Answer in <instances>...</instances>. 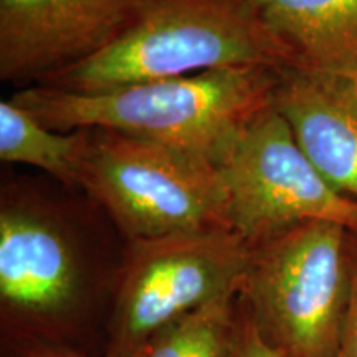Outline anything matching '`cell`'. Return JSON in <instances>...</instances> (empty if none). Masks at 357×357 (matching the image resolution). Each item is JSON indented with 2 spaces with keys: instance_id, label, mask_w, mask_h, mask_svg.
Instances as JSON below:
<instances>
[{
  "instance_id": "obj_12",
  "label": "cell",
  "mask_w": 357,
  "mask_h": 357,
  "mask_svg": "<svg viewBox=\"0 0 357 357\" xmlns=\"http://www.w3.org/2000/svg\"><path fill=\"white\" fill-rule=\"evenodd\" d=\"M236 298L229 293L155 331L136 357H231Z\"/></svg>"
},
{
  "instance_id": "obj_11",
  "label": "cell",
  "mask_w": 357,
  "mask_h": 357,
  "mask_svg": "<svg viewBox=\"0 0 357 357\" xmlns=\"http://www.w3.org/2000/svg\"><path fill=\"white\" fill-rule=\"evenodd\" d=\"M89 129L56 131L12 98L0 102V160L40 169L65 189H78Z\"/></svg>"
},
{
  "instance_id": "obj_1",
  "label": "cell",
  "mask_w": 357,
  "mask_h": 357,
  "mask_svg": "<svg viewBox=\"0 0 357 357\" xmlns=\"http://www.w3.org/2000/svg\"><path fill=\"white\" fill-rule=\"evenodd\" d=\"M126 240L108 215L33 184L0 190V341L106 354Z\"/></svg>"
},
{
  "instance_id": "obj_16",
  "label": "cell",
  "mask_w": 357,
  "mask_h": 357,
  "mask_svg": "<svg viewBox=\"0 0 357 357\" xmlns=\"http://www.w3.org/2000/svg\"><path fill=\"white\" fill-rule=\"evenodd\" d=\"M352 82H354V84H356V89H357V79H352Z\"/></svg>"
},
{
  "instance_id": "obj_14",
  "label": "cell",
  "mask_w": 357,
  "mask_h": 357,
  "mask_svg": "<svg viewBox=\"0 0 357 357\" xmlns=\"http://www.w3.org/2000/svg\"><path fill=\"white\" fill-rule=\"evenodd\" d=\"M0 357H106V354H89L77 347L38 339H10L0 341Z\"/></svg>"
},
{
  "instance_id": "obj_15",
  "label": "cell",
  "mask_w": 357,
  "mask_h": 357,
  "mask_svg": "<svg viewBox=\"0 0 357 357\" xmlns=\"http://www.w3.org/2000/svg\"><path fill=\"white\" fill-rule=\"evenodd\" d=\"M231 357H278L273 349L263 342L255 324L250 319L248 311L238 298H236V329Z\"/></svg>"
},
{
  "instance_id": "obj_3",
  "label": "cell",
  "mask_w": 357,
  "mask_h": 357,
  "mask_svg": "<svg viewBox=\"0 0 357 357\" xmlns=\"http://www.w3.org/2000/svg\"><path fill=\"white\" fill-rule=\"evenodd\" d=\"M238 66L300 68L252 0H132L113 43L40 84L96 93Z\"/></svg>"
},
{
  "instance_id": "obj_4",
  "label": "cell",
  "mask_w": 357,
  "mask_h": 357,
  "mask_svg": "<svg viewBox=\"0 0 357 357\" xmlns=\"http://www.w3.org/2000/svg\"><path fill=\"white\" fill-rule=\"evenodd\" d=\"M238 300L278 357H337L349 300V230L312 220L252 243Z\"/></svg>"
},
{
  "instance_id": "obj_2",
  "label": "cell",
  "mask_w": 357,
  "mask_h": 357,
  "mask_svg": "<svg viewBox=\"0 0 357 357\" xmlns=\"http://www.w3.org/2000/svg\"><path fill=\"white\" fill-rule=\"evenodd\" d=\"M281 71L238 66L78 93L32 84L12 100L56 131L113 129L220 164L245 128L271 106Z\"/></svg>"
},
{
  "instance_id": "obj_8",
  "label": "cell",
  "mask_w": 357,
  "mask_h": 357,
  "mask_svg": "<svg viewBox=\"0 0 357 357\" xmlns=\"http://www.w3.org/2000/svg\"><path fill=\"white\" fill-rule=\"evenodd\" d=\"M132 0H0V79L40 84L105 50Z\"/></svg>"
},
{
  "instance_id": "obj_9",
  "label": "cell",
  "mask_w": 357,
  "mask_h": 357,
  "mask_svg": "<svg viewBox=\"0 0 357 357\" xmlns=\"http://www.w3.org/2000/svg\"><path fill=\"white\" fill-rule=\"evenodd\" d=\"M271 105L326 181L357 200V89L349 78L306 68L281 71Z\"/></svg>"
},
{
  "instance_id": "obj_13",
  "label": "cell",
  "mask_w": 357,
  "mask_h": 357,
  "mask_svg": "<svg viewBox=\"0 0 357 357\" xmlns=\"http://www.w3.org/2000/svg\"><path fill=\"white\" fill-rule=\"evenodd\" d=\"M337 357H357V231H349V300Z\"/></svg>"
},
{
  "instance_id": "obj_5",
  "label": "cell",
  "mask_w": 357,
  "mask_h": 357,
  "mask_svg": "<svg viewBox=\"0 0 357 357\" xmlns=\"http://www.w3.org/2000/svg\"><path fill=\"white\" fill-rule=\"evenodd\" d=\"M78 189L108 215L124 240L231 229L218 164L113 129H89Z\"/></svg>"
},
{
  "instance_id": "obj_10",
  "label": "cell",
  "mask_w": 357,
  "mask_h": 357,
  "mask_svg": "<svg viewBox=\"0 0 357 357\" xmlns=\"http://www.w3.org/2000/svg\"><path fill=\"white\" fill-rule=\"evenodd\" d=\"M300 68L357 79V0H252Z\"/></svg>"
},
{
  "instance_id": "obj_7",
  "label": "cell",
  "mask_w": 357,
  "mask_h": 357,
  "mask_svg": "<svg viewBox=\"0 0 357 357\" xmlns=\"http://www.w3.org/2000/svg\"><path fill=\"white\" fill-rule=\"evenodd\" d=\"M220 169L230 227L250 245L312 220L357 231V200L326 181L273 105L243 129Z\"/></svg>"
},
{
  "instance_id": "obj_6",
  "label": "cell",
  "mask_w": 357,
  "mask_h": 357,
  "mask_svg": "<svg viewBox=\"0 0 357 357\" xmlns=\"http://www.w3.org/2000/svg\"><path fill=\"white\" fill-rule=\"evenodd\" d=\"M248 261L250 243L229 227L126 240L106 357H136L160 328L238 293Z\"/></svg>"
}]
</instances>
